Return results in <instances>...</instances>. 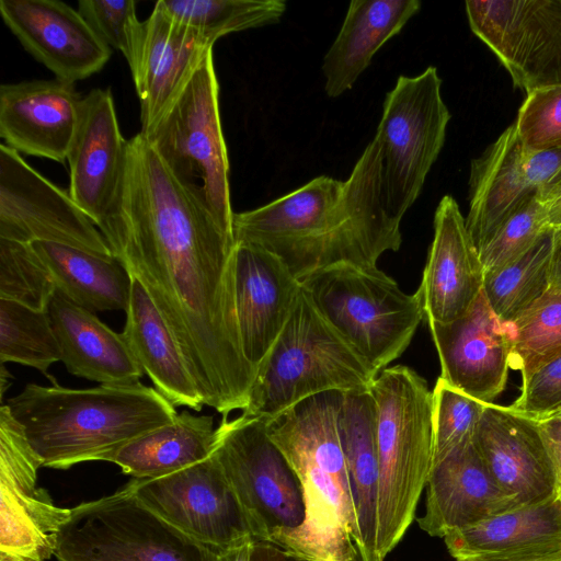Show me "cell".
<instances>
[{
    "mask_svg": "<svg viewBox=\"0 0 561 561\" xmlns=\"http://www.w3.org/2000/svg\"><path fill=\"white\" fill-rule=\"evenodd\" d=\"M561 191V172L558 174V176L553 180V182L545 190V192L540 195L542 199H547L551 195L558 193Z\"/></svg>",
    "mask_w": 561,
    "mask_h": 561,
    "instance_id": "49",
    "label": "cell"
},
{
    "mask_svg": "<svg viewBox=\"0 0 561 561\" xmlns=\"http://www.w3.org/2000/svg\"><path fill=\"white\" fill-rule=\"evenodd\" d=\"M484 270L465 217L450 195L435 211L434 237L419 289L426 322L447 323L463 316L483 290Z\"/></svg>",
    "mask_w": 561,
    "mask_h": 561,
    "instance_id": "24",
    "label": "cell"
},
{
    "mask_svg": "<svg viewBox=\"0 0 561 561\" xmlns=\"http://www.w3.org/2000/svg\"><path fill=\"white\" fill-rule=\"evenodd\" d=\"M512 345L511 369L527 377L561 355V290H549L512 322L503 323Z\"/></svg>",
    "mask_w": 561,
    "mask_h": 561,
    "instance_id": "36",
    "label": "cell"
},
{
    "mask_svg": "<svg viewBox=\"0 0 561 561\" xmlns=\"http://www.w3.org/2000/svg\"><path fill=\"white\" fill-rule=\"evenodd\" d=\"M337 428L350 480L360 554L363 561H379V458L376 408L369 391L340 392Z\"/></svg>",
    "mask_w": 561,
    "mask_h": 561,
    "instance_id": "27",
    "label": "cell"
},
{
    "mask_svg": "<svg viewBox=\"0 0 561 561\" xmlns=\"http://www.w3.org/2000/svg\"><path fill=\"white\" fill-rule=\"evenodd\" d=\"M10 377V374L7 371L4 364H1V397L3 396L5 391V385H9L8 378Z\"/></svg>",
    "mask_w": 561,
    "mask_h": 561,
    "instance_id": "50",
    "label": "cell"
},
{
    "mask_svg": "<svg viewBox=\"0 0 561 561\" xmlns=\"http://www.w3.org/2000/svg\"><path fill=\"white\" fill-rule=\"evenodd\" d=\"M427 324L440 363L439 377L484 404L494 403L506 386L512 345L483 290L460 318Z\"/></svg>",
    "mask_w": 561,
    "mask_h": 561,
    "instance_id": "18",
    "label": "cell"
},
{
    "mask_svg": "<svg viewBox=\"0 0 561 561\" xmlns=\"http://www.w3.org/2000/svg\"><path fill=\"white\" fill-rule=\"evenodd\" d=\"M421 10L419 0H353L327 51L322 72L328 96L352 89L375 54Z\"/></svg>",
    "mask_w": 561,
    "mask_h": 561,
    "instance_id": "28",
    "label": "cell"
},
{
    "mask_svg": "<svg viewBox=\"0 0 561 561\" xmlns=\"http://www.w3.org/2000/svg\"><path fill=\"white\" fill-rule=\"evenodd\" d=\"M137 499L188 537L219 550L253 531L219 461L208 458L159 478L127 484Z\"/></svg>",
    "mask_w": 561,
    "mask_h": 561,
    "instance_id": "14",
    "label": "cell"
},
{
    "mask_svg": "<svg viewBox=\"0 0 561 561\" xmlns=\"http://www.w3.org/2000/svg\"><path fill=\"white\" fill-rule=\"evenodd\" d=\"M214 44L156 2L151 14L140 23L127 61L140 103V134L150 131Z\"/></svg>",
    "mask_w": 561,
    "mask_h": 561,
    "instance_id": "19",
    "label": "cell"
},
{
    "mask_svg": "<svg viewBox=\"0 0 561 561\" xmlns=\"http://www.w3.org/2000/svg\"><path fill=\"white\" fill-rule=\"evenodd\" d=\"M82 96L57 78L0 85V136L19 153L64 163L79 123Z\"/></svg>",
    "mask_w": 561,
    "mask_h": 561,
    "instance_id": "23",
    "label": "cell"
},
{
    "mask_svg": "<svg viewBox=\"0 0 561 561\" xmlns=\"http://www.w3.org/2000/svg\"><path fill=\"white\" fill-rule=\"evenodd\" d=\"M286 553L279 547L267 542L253 540L250 561H285Z\"/></svg>",
    "mask_w": 561,
    "mask_h": 561,
    "instance_id": "46",
    "label": "cell"
},
{
    "mask_svg": "<svg viewBox=\"0 0 561 561\" xmlns=\"http://www.w3.org/2000/svg\"><path fill=\"white\" fill-rule=\"evenodd\" d=\"M551 233L517 260L484 273L483 293L503 323L512 322L550 290Z\"/></svg>",
    "mask_w": 561,
    "mask_h": 561,
    "instance_id": "33",
    "label": "cell"
},
{
    "mask_svg": "<svg viewBox=\"0 0 561 561\" xmlns=\"http://www.w3.org/2000/svg\"><path fill=\"white\" fill-rule=\"evenodd\" d=\"M126 147L111 89L91 90L82 96L67 161L68 193L95 226L104 219L117 194Z\"/></svg>",
    "mask_w": 561,
    "mask_h": 561,
    "instance_id": "21",
    "label": "cell"
},
{
    "mask_svg": "<svg viewBox=\"0 0 561 561\" xmlns=\"http://www.w3.org/2000/svg\"><path fill=\"white\" fill-rule=\"evenodd\" d=\"M234 291L241 346L257 370L290 318L301 283L270 251L236 242Z\"/></svg>",
    "mask_w": 561,
    "mask_h": 561,
    "instance_id": "22",
    "label": "cell"
},
{
    "mask_svg": "<svg viewBox=\"0 0 561 561\" xmlns=\"http://www.w3.org/2000/svg\"><path fill=\"white\" fill-rule=\"evenodd\" d=\"M142 136L180 184L224 229L233 233L229 160L213 49Z\"/></svg>",
    "mask_w": 561,
    "mask_h": 561,
    "instance_id": "7",
    "label": "cell"
},
{
    "mask_svg": "<svg viewBox=\"0 0 561 561\" xmlns=\"http://www.w3.org/2000/svg\"><path fill=\"white\" fill-rule=\"evenodd\" d=\"M369 392L379 458L377 553L400 542L415 516L433 463V393L410 367L382 369Z\"/></svg>",
    "mask_w": 561,
    "mask_h": 561,
    "instance_id": "5",
    "label": "cell"
},
{
    "mask_svg": "<svg viewBox=\"0 0 561 561\" xmlns=\"http://www.w3.org/2000/svg\"><path fill=\"white\" fill-rule=\"evenodd\" d=\"M536 421L554 467L558 492H561V416L553 415Z\"/></svg>",
    "mask_w": 561,
    "mask_h": 561,
    "instance_id": "43",
    "label": "cell"
},
{
    "mask_svg": "<svg viewBox=\"0 0 561 561\" xmlns=\"http://www.w3.org/2000/svg\"><path fill=\"white\" fill-rule=\"evenodd\" d=\"M122 334L158 392L174 407L202 411L204 401L180 346L154 302L135 277Z\"/></svg>",
    "mask_w": 561,
    "mask_h": 561,
    "instance_id": "30",
    "label": "cell"
},
{
    "mask_svg": "<svg viewBox=\"0 0 561 561\" xmlns=\"http://www.w3.org/2000/svg\"><path fill=\"white\" fill-rule=\"evenodd\" d=\"M449 119L436 67L414 77L399 76L386 95L375 138L386 206L400 221L443 149Z\"/></svg>",
    "mask_w": 561,
    "mask_h": 561,
    "instance_id": "10",
    "label": "cell"
},
{
    "mask_svg": "<svg viewBox=\"0 0 561 561\" xmlns=\"http://www.w3.org/2000/svg\"><path fill=\"white\" fill-rule=\"evenodd\" d=\"M517 135L529 152L561 149V84L526 94L517 119Z\"/></svg>",
    "mask_w": 561,
    "mask_h": 561,
    "instance_id": "40",
    "label": "cell"
},
{
    "mask_svg": "<svg viewBox=\"0 0 561 561\" xmlns=\"http://www.w3.org/2000/svg\"><path fill=\"white\" fill-rule=\"evenodd\" d=\"M456 561H561V551L519 556H480L457 559Z\"/></svg>",
    "mask_w": 561,
    "mask_h": 561,
    "instance_id": "45",
    "label": "cell"
},
{
    "mask_svg": "<svg viewBox=\"0 0 561 561\" xmlns=\"http://www.w3.org/2000/svg\"><path fill=\"white\" fill-rule=\"evenodd\" d=\"M250 520L254 540L298 528L306 504L300 480L260 417H222L213 451Z\"/></svg>",
    "mask_w": 561,
    "mask_h": 561,
    "instance_id": "11",
    "label": "cell"
},
{
    "mask_svg": "<svg viewBox=\"0 0 561 561\" xmlns=\"http://www.w3.org/2000/svg\"><path fill=\"white\" fill-rule=\"evenodd\" d=\"M174 20L209 39L232 32L274 24L286 11L283 0H158Z\"/></svg>",
    "mask_w": 561,
    "mask_h": 561,
    "instance_id": "34",
    "label": "cell"
},
{
    "mask_svg": "<svg viewBox=\"0 0 561 561\" xmlns=\"http://www.w3.org/2000/svg\"><path fill=\"white\" fill-rule=\"evenodd\" d=\"M55 280L32 244L0 238V299L47 311Z\"/></svg>",
    "mask_w": 561,
    "mask_h": 561,
    "instance_id": "37",
    "label": "cell"
},
{
    "mask_svg": "<svg viewBox=\"0 0 561 561\" xmlns=\"http://www.w3.org/2000/svg\"><path fill=\"white\" fill-rule=\"evenodd\" d=\"M0 238L27 244L53 242L113 256L101 231L70 194L5 144L0 146Z\"/></svg>",
    "mask_w": 561,
    "mask_h": 561,
    "instance_id": "15",
    "label": "cell"
},
{
    "mask_svg": "<svg viewBox=\"0 0 561 561\" xmlns=\"http://www.w3.org/2000/svg\"><path fill=\"white\" fill-rule=\"evenodd\" d=\"M286 553V552H285ZM285 561H317L305 557L286 553Z\"/></svg>",
    "mask_w": 561,
    "mask_h": 561,
    "instance_id": "51",
    "label": "cell"
},
{
    "mask_svg": "<svg viewBox=\"0 0 561 561\" xmlns=\"http://www.w3.org/2000/svg\"><path fill=\"white\" fill-rule=\"evenodd\" d=\"M47 313L70 374L100 385L139 382L144 370L122 333L57 289Z\"/></svg>",
    "mask_w": 561,
    "mask_h": 561,
    "instance_id": "26",
    "label": "cell"
},
{
    "mask_svg": "<svg viewBox=\"0 0 561 561\" xmlns=\"http://www.w3.org/2000/svg\"><path fill=\"white\" fill-rule=\"evenodd\" d=\"M444 541L455 560L561 551V492L545 502L453 530Z\"/></svg>",
    "mask_w": 561,
    "mask_h": 561,
    "instance_id": "29",
    "label": "cell"
},
{
    "mask_svg": "<svg viewBox=\"0 0 561 561\" xmlns=\"http://www.w3.org/2000/svg\"><path fill=\"white\" fill-rule=\"evenodd\" d=\"M377 376L301 286L289 320L256 370L242 414L267 421L317 394L369 391Z\"/></svg>",
    "mask_w": 561,
    "mask_h": 561,
    "instance_id": "6",
    "label": "cell"
},
{
    "mask_svg": "<svg viewBox=\"0 0 561 561\" xmlns=\"http://www.w3.org/2000/svg\"><path fill=\"white\" fill-rule=\"evenodd\" d=\"M550 290H561V226L551 233Z\"/></svg>",
    "mask_w": 561,
    "mask_h": 561,
    "instance_id": "44",
    "label": "cell"
},
{
    "mask_svg": "<svg viewBox=\"0 0 561 561\" xmlns=\"http://www.w3.org/2000/svg\"><path fill=\"white\" fill-rule=\"evenodd\" d=\"M433 393V463L473 439L485 404L438 378Z\"/></svg>",
    "mask_w": 561,
    "mask_h": 561,
    "instance_id": "39",
    "label": "cell"
},
{
    "mask_svg": "<svg viewBox=\"0 0 561 561\" xmlns=\"http://www.w3.org/2000/svg\"><path fill=\"white\" fill-rule=\"evenodd\" d=\"M400 220L387 209L380 146L374 138L348 179L321 175L252 210L233 215L236 242L278 256L301 282L340 264L377 267L402 243Z\"/></svg>",
    "mask_w": 561,
    "mask_h": 561,
    "instance_id": "2",
    "label": "cell"
},
{
    "mask_svg": "<svg viewBox=\"0 0 561 561\" xmlns=\"http://www.w3.org/2000/svg\"><path fill=\"white\" fill-rule=\"evenodd\" d=\"M7 405L42 467L56 469L104 460L179 414L160 392L141 382L87 389L28 383Z\"/></svg>",
    "mask_w": 561,
    "mask_h": 561,
    "instance_id": "3",
    "label": "cell"
},
{
    "mask_svg": "<svg viewBox=\"0 0 561 561\" xmlns=\"http://www.w3.org/2000/svg\"><path fill=\"white\" fill-rule=\"evenodd\" d=\"M219 551L169 524L126 485L72 507L54 556L58 561H217Z\"/></svg>",
    "mask_w": 561,
    "mask_h": 561,
    "instance_id": "9",
    "label": "cell"
},
{
    "mask_svg": "<svg viewBox=\"0 0 561 561\" xmlns=\"http://www.w3.org/2000/svg\"><path fill=\"white\" fill-rule=\"evenodd\" d=\"M560 172L561 149L529 152L515 125L507 127L471 162L465 220L477 250L524 201L541 195Z\"/></svg>",
    "mask_w": 561,
    "mask_h": 561,
    "instance_id": "16",
    "label": "cell"
},
{
    "mask_svg": "<svg viewBox=\"0 0 561 561\" xmlns=\"http://www.w3.org/2000/svg\"><path fill=\"white\" fill-rule=\"evenodd\" d=\"M300 283L322 316L378 374L403 354L424 320L416 295L402 291L378 267L340 264Z\"/></svg>",
    "mask_w": 561,
    "mask_h": 561,
    "instance_id": "8",
    "label": "cell"
},
{
    "mask_svg": "<svg viewBox=\"0 0 561 561\" xmlns=\"http://www.w3.org/2000/svg\"><path fill=\"white\" fill-rule=\"evenodd\" d=\"M552 228L540 194L524 201L478 251L484 273L503 267L528 252Z\"/></svg>",
    "mask_w": 561,
    "mask_h": 561,
    "instance_id": "38",
    "label": "cell"
},
{
    "mask_svg": "<svg viewBox=\"0 0 561 561\" xmlns=\"http://www.w3.org/2000/svg\"><path fill=\"white\" fill-rule=\"evenodd\" d=\"M520 505L494 481L473 439L431 469L420 528L432 537L465 528Z\"/></svg>",
    "mask_w": 561,
    "mask_h": 561,
    "instance_id": "25",
    "label": "cell"
},
{
    "mask_svg": "<svg viewBox=\"0 0 561 561\" xmlns=\"http://www.w3.org/2000/svg\"><path fill=\"white\" fill-rule=\"evenodd\" d=\"M466 13L516 88L561 84V0L467 1Z\"/></svg>",
    "mask_w": 561,
    "mask_h": 561,
    "instance_id": "12",
    "label": "cell"
},
{
    "mask_svg": "<svg viewBox=\"0 0 561 561\" xmlns=\"http://www.w3.org/2000/svg\"><path fill=\"white\" fill-rule=\"evenodd\" d=\"M557 415H560L561 416V413L557 414Z\"/></svg>",
    "mask_w": 561,
    "mask_h": 561,
    "instance_id": "52",
    "label": "cell"
},
{
    "mask_svg": "<svg viewBox=\"0 0 561 561\" xmlns=\"http://www.w3.org/2000/svg\"><path fill=\"white\" fill-rule=\"evenodd\" d=\"M31 244L48 267L57 290L76 305L93 313L128 309L133 277L114 256L53 242Z\"/></svg>",
    "mask_w": 561,
    "mask_h": 561,
    "instance_id": "32",
    "label": "cell"
},
{
    "mask_svg": "<svg viewBox=\"0 0 561 561\" xmlns=\"http://www.w3.org/2000/svg\"><path fill=\"white\" fill-rule=\"evenodd\" d=\"M96 227L154 302L204 404L224 417L242 411L256 369L239 333L234 236L180 184L140 133L127 140L117 194Z\"/></svg>",
    "mask_w": 561,
    "mask_h": 561,
    "instance_id": "1",
    "label": "cell"
},
{
    "mask_svg": "<svg viewBox=\"0 0 561 561\" xmlns=\"http://www.w3.org/2000/svg\"><path fill=\"white\" fill-rule=\"evenodd\" d=\"M78 11L108 47L130 59L141 23L135 1L80 0Z\"/></svg>",
    "mask_w": 561,
    "mask_h": 561,
    "instance_id": "41",
    "label": "cell"
},
{
    "mask_svg": "<svg viewBox=\"0 0 561 561\" xmlns=\"http://www.w3.org/2000/svg\"><path fill=\"white\" fill-rule=\"evenodd\" d=\"M473 443L496 484L520 506L558 493L557 476L536 420L485 404Z\"/></svg>",
    "mask_w": 561,
    "mask_h": 561,
    "instance_id": "20",
    "label": "cell"
},
{
    "mask_svg": "<svg viewBox=\"0 0 561 561\" xmlns=\"http://www.w3.org/2000/svg\"><path fill=\"white\" fill-rule=\"evenodd\" d=\"M340 392L310 397L266 422L268 436L296 471L306 516L271 543L317 561H363L337 428Z\"/></svg>",
    "mask_w": 561,
    "mask_h": 561,
    "instance_id": "4",
    "label": "cell"
},
{
    "mask_svg": "<svg viewBox=\"0 0 561 561\" xmlns=\"http://www.w3.org/2000/svg\"><path fill=\"white\" fill-rule=\"evenodd\" d=\"M42 467L7 404L0 409V561H47L71 508L37 485Z\"/></svg>",
    "mask_w": 561,
    "mask_h": 561,
    "instance_id": "13",
    "label": "cell"
},
{
    "mask_svg": "<svg viewBox=\"0 0 561 561\" xmlns=\"http://www.w3.org/2000/svg\"><path fill=\"white\" fill-rule=\"evenodd\" d=\"M0 14L23 48L59 80L75 84L111 57L112 48L62 1L0 0Z\"/></svg>",
    "mask_w": 561,
    "mask_h": 561,
    "instance_id": "17",
    "label": "cell"
},
{
    "mask_svg": "<svg viewBox=\"0 0 561 561\" xmlns=\"http://www.w3.org/2000/svg\"><path fill=\"white\" fill-rule=\"evenodd\" d=\"M58 360L61 351L47 311L0 299L1 364L14 362L48 376V367Z\"/></svg>",
    "mask_w": 561,
    "mask_h": 561,
    "instance_id": "35",
    "label": "cell"
},
{
    "mask_svg": "<svg viewBox=\"0 0 561 561\" xmlns=\"http://www.w3.org/2000/svg\"><path fill=\"white\" fill-rule=\"evenodd\" d=\"M253 538H245L228 548L221 549L217 561H250Z\"/></svg>",
    "mask_w": 561,
    "mask_h": 561,
    "instance_id": "47",
    "label": "cell"
},
{
    "mask_svg": "<svg viewBox=\"0 0 561 561\" xmlns=\"http://www.w3.org/2000/svg\"><path fill=\"white\" fill-rule=\"evenodd\" d=\"M548 207L549 224L552 229L561 226V191L545 199Z\"/></svg>",
    "mask_w": 561,
    "mask_h": 561,
    "instance_id": "48",
    "label": "cell"
},
{
    "mask_svg": "<svg viewBox=\"0 0 561 561\" xmlns=\"http://www.w3.org/2000/svg\"><path fill=\"white\" fill-rule=\"evenodd\" d=\"M519 397L510 408L534 420L561 413V355L522 378Z\"/></svg>",
    "mask_w": 561,
    "mask_h": 561,
    "instance_id": "42",
    "label": "cell"
},
{
    "mask_svg": "<svg viewBox=\"0 0 561 561\" xmlns=\"http://www.w3.org/2000/svg\"><path fill=\"white\" fill-rule=\"evenodd\" d=\"M215 440L213 416L182 411L172 422L112 451L104 461L114 462L137 479L159 478L208 458Z\"/></svg>",
    "mask_w": 561,
    "mask_h": 561,
    "instance_id": "31",
    "label": "cell"
}]
</instances>
